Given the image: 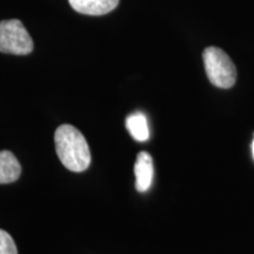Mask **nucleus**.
I'll return each instance as SVG.
<instances>
[{
    "instance_id": "1",
    "label": "nucleus",
    "mask_w": 254,
    "mask_h": 254,
    "mask_svg": "<svg viewBox=\"0 0 254 254\" xmlns=\"http://www.w3.org/2000/svg\"><path fill=\"white\" fill-rule=\"evenodd\" d=\"M56 151L64 166L72 172H84L91 164V151L82 133L64 124L55 133Z\"/></svg>"
},
{
    "instance_id": "7",
    "label": "nucleus",
    "mask_w": 254,
    "mask_h": 254,
    "mask_svg": "<svg viewBox=\"0 0 254 254\" xmlns=\"http://www.w3.org/2000/svg\"><path fill=\"white\" fill-rule=\"evenodd\" d=\"M126 128L135 141L145 142L150 139L147 118L144 113L135 112L126 118Z\"/></svg>"
},
{
    "instance_id": "8",
    "label": "nucleus",
    "mask_w": 254,
    "mask_h": 254,
    "mask_svg": "<svg viewBox=\"0 0 254 254\" xmlns=\"http://www.w3.org/2000/svg\"><path fill=\"white\" fill-rule=\"evenodd\" d=\"M0 254H18L13 238L4 230H0Z\"/></svg>"
},
{
    "instance_id": "3",
    "label": "nucleus",
    "mask_w": 254,
    "mask_h": 254,
    "mask_svg": "<svg viewBox=\"0 0 254 254\" xmlns=\"http://www.w3.org/2000/svg\"><path fill=\"white\" fill-rule=\"evenodd\" d=\"M33 40L18 19L0 21V52L26 56L33 51Z\"/></svg>"
},
{
    "instance_id": "4",
    "label": "nucleus",
    "mask_w": 254,
    "mask_h": 254,
    "mask_svg": "<svg viewBox=\"0 0 254 254\" xmlns=\"http://www.w3.org/2000/svg\"><path fill=\"white\" fill-rule=\"evenodd\" d=\"M134 174L136 190L144 193L150 190L154 176L153 159L150 153L142 151L138 154L134 165Z\"/></svg>"
},
{
    "instance_id": "6",
    "label": "nucleus",
    "mask_w": 254,
    "mask_h": 254,
    "mask_svg": "<svg viewBox=\"0 0 254 254\" xmlns=\"http://www.w3.org/2000/svg\"><path fill=\"white\" fill-rule=\"evenodd\" d=\"M21 174L18 159L9 151H0V184L17 182Z\"/></svg>"
},
{
    "instance_id": "9",
    "label": "nucleus",
    "mask_w": 254,
    "mask_h": 254,
    "mask_svg": "<svg viewBox=\"0 0 254 254\" xmlns=\"http://www.w3.org/2000/svg\"><path fill=\"white\" fill-rule=\"evenodd\" d=\"M252 153H253V158H254V139L252 141Z\"/></svg>"
},
{
    "instance_id": "2",
    "label": "nucleus",
    "mask_w": 254,
    "mask_h": 254,
    "mask_svg": "<svg viewBox=\"0 0 254 254\" xmlns=\"http://www.w3.org/2000/svg\"><path fill=\"white\" fill-rule=\"evenodd\" d=\"M205 71L212 85L230 88L236 84L237 68L226 52L215 46L207 47L202 53Z\"/></svg>"
},
{
    "instance_id": "5",
    "label": "nucleus",
    "mask_w": 254,
    "mask_h": 254,
    "mask_svg": "<svg viewBox=\"0 0 254 254\" xmlns=\"http://www.w3.org/2000/svg\"><path fill=\"white\" fill-rule=\"evenodd\" d=\"M73 9L81 14L103 15L110 13L119 4V0H68Z\"/></svg>"
}]
</instances>
